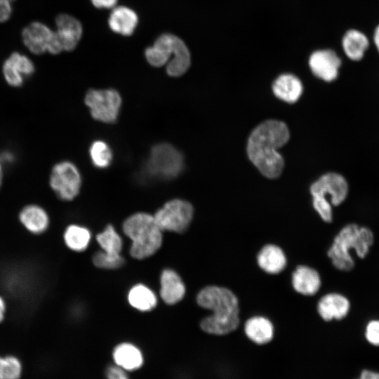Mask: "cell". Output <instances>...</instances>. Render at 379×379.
Instances as JSON below:
<instances>
[{
    "mask_svg": "<svg viewBox=\"0 0 379 379\" xmlns=\"http://www.w3.org/2000/svg\"><path fill=\"white\" fill-rule=\"evenodd\" d=\"M286 124L278 120H267L251 133L247 143L250 161L267 178H278L284 166L279 149L289 140Z\"/></svg>",
    "mask_w": 379,
    "mask_h": 379,
    "instance_id": "cell-1",
    "label": "cell"
},
{
    "mask_svg": "<svg viewBox=\"0 0 379 379\" xmlns=\"http://www.w3.org/2000/svg\"><path fill=\"white\" fill-rule=\"evenodd\" d=\"M197 302L201 307L213 312L200 323V327L204 332L223 335L239 327V300L229 288L218 286H206L197 294Z\"/></svg>",
    "mask_w": 379,
    "mask_h": 379,
    "instance_id": "cell-2",
    "label": "cell"
},
{
    "mask_svg": "<svg viewBox=\"0 0 379 379\" xmlns=\"http://www.w3.org/2000/svg\"><path fill=\"white\" fill-rule=\"evenodd\" d=\"M374 243L373 231L366 226L350 222L333 237L326 255L332 266L340 272H349L354 267L352 254L364 258Z\"/></svg>",
    "mask_w": 379,
    "mask_h": 379,
    "instance_id": "cell-3",
    "label": "cell"
},
{
    "mask_svg": "<svg viewBox=\"0 0 379 379\" xmlns=\"http://www.w3.org/2000/svg\"><path fill=\"white\" fill-rule=\"evenodd\" d=\"M312 205L326 223L333 220V207L342 205L350 194L347 180L340 173L328 172L322 175L310 187Z\"/></svg>",
    "mask_w": 379,
    "mask_h": 379,
    "instance_id": "cell-4",
    "label": "cell"
},
{
    "mask_svg": "<svg viewBox=\"0 0 379 379\" xmlns=\"http://www.w3.org/2000/svg\"><path fill=\"white\" fill-rule=\"evenodd\" d=\"M125 234L132 241L131 256L143 259L152 255L162 244V231L154 216L146 213H137L128 218L123 224Z\"/></svg>",
    "mask_w": 379,
    "mask_h": 379,
    "instance_id": "cell-5",
    "label": "cell"
},
{
    "mask_svg": "<svg viewBox=\"0 0 379 379\" xmlns=\"http://www.w3.org/2000/svg\"><path fill=\"white\" fill-rule=\"evenodd\" d=\"M182 154L168 143L154 145L145 164L146 173L159 180H171L183 169Z\"/></svg>",
    "mask_w": 379,
    "mask_h": 379,
    "instance_id": "cell-6",
    "label": "cell"
},
{
    "mask_svg": "<svg viewBox=\"0 0 379 379\" xmlns=\"http://www.w3.org/2000/svg\"><path fill=\"white\" fill-rule=\"evenodd\" d=\"M193 214L194 208L190 203L175 199L166 202L153 216L162 232L182 233L190 226Z\"/></svg>",
    "mask_w": 379,
    "mask_h": 379,
    "instance_id": "cell-7",
    "label": "cell"
},
{
    "mask_svg": "<svg viewBox=\"0 0 379 379\" xmlns=\"http://www.w3.org/2000/svg\"><path fill=\"white\" fill-rule=\"evenodd\" d=\"M85 104L91 116L103 123H114L121 105V98L114 89H90L85 96Z\"/></svg>",
    "mask_w": 379,
    "mask_h": 379,
    "instance_id": "cell-8",
    "label": "cell"
},
{
    "mask_svg": "<svg viewBox=\"0 0 379 379\" xmlns=\"http://www.w3.org/2000/svg\"><path fill=\"white\" fill-rule=\"evenodd\" d=\"M49 185L60 199L72 201L80 191V173L73 163L68 161H60L52 168Z\"/></svg>",
    "mask_w": 379,
    "mask_h": 379,
    "instance_id": "cell-9",
    "label": "cell"
},
{
    "mask_svg": "<svg viewBox=\"0 0 379 379\" xmlns=\"http://www.w3.org/2000/svg\"><path fill=\"white\" fill-rule=\"evenodd\" d=\"M22 41L30 52L41 55L46 52L58 54L63 51L55 31L45 24L33 22L24 28Z\"/></svg>",
    "mask_w": 379,
    "mask_h": 379,
    "instance_id": "cell-10",
    "label": "cell"
},
{
    "mask_svg": "<svg viewBox=\"0 0 379 379\" xmlns=\"http://www.w3.org/2000/svg\"><path fill=\"white\" fill-rule=\"evenodd\" d=\"M341 65V59L331 49L317 50L311 54L309 59V65L314 75L326 82L333 81L338 78Z\"/></svg>",
    "mask_w": 379,
    "mask_h": 379,
    "instance_id": "cell-11",
    "label": "cell"
},
{
    "mask_svg": "<svg viewBox=\"0 0 379 379\" xmlns=\"http://www.w3.org/2000/svg\"><path fill=\"white\" fill-rule=\"evenodd\" d=\"M350 307L348 298L337 291L321 296L317 305L319 315L326 322L343 320L349 314Z\"/></svg>",
    "mask_w": 379,
    "mask_h": 379,
    "instance_id": "cell-12",
    "label": "cell"
},
{
    "mask_svg": "<svg viewBox=\"0 0 379 379\" xmlns=\"http://www.w3.org/2000/svg\"><path fill=\"white\" fill-rule=\"evenodd\" d=\"M32 61L26 55L13 53L4 62L2 72L7 84L13 87L21 86L26 78L34 72Z\"/></svg>",
    "mask_w": 379,
    "mask_h": 379,
    "instance_id": "cell-13",
    "label": "cell"
},
{
    "mask_svg": "<svg viewBox=\"0 0 379 379\" xmlns=\"http://www.w3.org/2000/svg\"><path fill=\"white\" fill-rule=\"evenodd\" d=\"M56 34L62 51H73L77 46L83 32L80 22L74 17L62 13L55 18Z\"/></svg>",
    "mask_w": 379,
    "mask_h": 379,
    "instance_id": "cell-14",
    "label": "cell"
},
{
    "mask_svg": "<svg viewBox=\"0 0 379 379\" xmlns=\"http://www.w3.org/2000/svg\"><path fill=\"white\" fill-rule=\"evenodd\" d=\"M18 220L29 233L36 236L44 234L50 225L47 211L36 204L23 206L18 213Z\"/></svg>",
    "mask_w": 379,
    "mask_h": 379,
    "instance_id": "cell-15",
    "label": "cell"
},
{
    "mask_svg": "<svg viewBox=\"0 0 379 379\" xmlns=\"http://www.w3.org/2000/svg\"><path fill=\"white\" fill-rule=\"evenodd\" d=\"M291 282L293 289L303 295H314L321 286L319 273L307 265H298L292 274Z\"/></svg>",
    "mask_w": 379,
    "mask_h": 379,
    "instance_id": "cell-16",
    "label": "cell"
},
{
    "mask_svg": "<svg viewBox=\"0 0 379 379\" xmlns=\"http://www.w3.org/2000/svg\"><path fill=\"white\" fill-rule=\"evenodd\" d=\"M176 38L171 34L161 35L152 46L145 50L147 62L157 67L166 65L173 55Z\"/></svg>",
    "mask_w": 379,
    "mask_h": 379,
    "instance_id": "cell-17",
    "label": "cell"
},
{
    "mask_svg": "<svg viewBox=\"0 0 379 379\" xmlns=\"http://www.w3.org/2000/svg\"><path fill=\"white\" fill-rule=\"evenodd\" d=\"M257 262L259 267L270 274L282 272L287 265V258L281 247L275 244L265 245L258 252Z\"/></svg>",
    "mask_w": 379,
    "mask_h": 379,
    "instance_id": "cell-18",
    "label": "cell"
},
{
    "mask_svg": "<svg viewBox=\"0 0 379 379\" xmlns=\"http://www.w3.org/2000/svg\"><path fill=\"white\" fill-rule=\"evenodd\" d=\"M160 283V295L166 304L174 305L183 298L185 293V284L175 271L170 269L164 270Z\"/></svg>",
    "mask_w": 379,
    "mask_h": 379,
    "instance_id": "cell-19",
    "label": "cell"
},
{
    "mask_svg": "<svg viewBox=\"0 0 379 379\" xmlns=\"http://www.w3.org/2000/svg\"><path fill=\"white\" fill-rule=\"evenodd\" d=\"M244 328L246 337L259 345L270 343L274 338L273 324L269 319L262 316H254L248 319Z\"/></svg>",
    "mask_w": 379,
    "mask_h": 379,
    "instance_id": "cell-20",
    "label": "cell"
},
{
    "mask_svg": "<svg viewBox=\"0 0 379 379\" xmlns=\"http://www.w3.org/2000/svg\"><path fill=\"white\" fill-rule=\"evenodd\" d=\"M370 45L367 36L357 29H348L343 36L342 47L345 55L353 62L361 61Z\"/></svg>",
    "mask_w": 379,
    "mask_h": 379,
    "instance_id": "cell-21",
    "label": "cell"
},
{
    "mask_svg": "<svg viewBox=\"0 0 379 379\" xmlns=\"http://www.w3.org/2000/svg\"><path fill=\"white\" fill-rule=\"evenodd\" d=\"M274 94L284 102L293 103L301 96L303 87L300 80L292 74L279 76L272 85Z\"/></svg>",
    "mask_w": 379,
    "mask_h": 379,
    "instance_id": "cell-22",
    "label": "cell"
},
{
    "mask_svg": "<svg viewBox=\"0 0 379 379\" xmlns=\"http://www.w3.org/2000/svg\"><path fill=\"white\" fill-rule=\"evenodd\" d=\"M135 12L126 6L114 7L109 18L110 29L124 36H129L134 32L138 24Z\"/></svg>",
    "mask_w": 379,
    "mask_h": 379,
    "instance_id": "cell-23",
    "label": "cell"
},
{
    "mask_svg": "<svg viewBox=\"0 0 379 379\" xmlns=\"http://www.w3.org/2000/svg\"><path fill=\"white\" fill-rule=\"evenodd\" d=\"M113 358L118 366L128 371L139 368L143 362L140 350L131 343L118 345L113 351Z\"/></svg>",
    "mask_w": 379,
    "mask_h": 379,
    "instance_id": "cell-24",
    "label": "cell"
},
{
    "mask_svg": "<svg viewBox=\"0 0 379 379\" xmlns=\"http://www.w3.org/2000/svg\"><path fill=\"white\" fill-rule=\"evenodd\" d=\"M191 63L188 48L182 39L177 36L172 58L166 64V72L171 77H179L185 74Z\"/></svg>",
    "mask_w": 379,
    "mask_h": 379,
    "instance_id": "cell-25",
    "label": "cell"
},
{
    "mask_svg": "<svg viewBox=\"0 0 379 379\" xmlns=\"http://www.w3.org/2000/svg\"><path fill=\"white\" fill-rule=\"evenodd\" d=\"M97 241L103 250V253L114 260L123 258L120 255L122 241L112 225H108L105 230L97 235Z\"/></svg>",
    "mask_w": 379,
    "mask_h": 379,
    "instance_id": "cell-26",
    "label": "cell"
},
{
    "mask_svg": "<svg viewBox=\"0 0 379 379\" xmlns=\"http://www.w3.org/2000/svg\"><path fill=\"white\" fill-rule=\"evenodd\" d=\"M128 300L132 307L142 312L151 310L157 305L155 294L142 284L135 285L130 290Z\"/></svg>",
    "mask_w": 379,
    "mask_h": 379,
    "instance_id": "cell-27",
    "label": "cell"
},
{
    "mask_svg": "<svg viewBox=\"0 0 379 379\" xmlns=\"http://www.w3.org/2000/svg\"><path fill=\"white\" fill-rule=\"evenodd\" d=\"M63 239L67 247L72 251L81 252L88 246L91 234L84 227L70 225L65 230Z\"/></svg>",
    "mask_w": 379,
    "mask_h": 379,
    "instance_id": "cell-28",
    "label": "cell"
},
{
    "mask_svg": "<svg viewBox=\"0 0 379 379\" xmlns=\"http://www.w3.org/2000/svg\"><path fill=\"white\" fill-rule=\"evenodd\" d=\"M89 153L92 163L98 168H107L112 162V150L103 140L94 141L91 145Z\"/></svg>",
    "mask_w": 379,
    "mask_h": 379,
    "instance_id": "cell-29",
    "label": "cell"
},
{
    "mask_svg": "<svg viewBox=\"0 0 379 379\" xmlns=\"http://www.w3.org/2000/svg\"><path fill=\"white\" fill-rule=\"evenodd\" d=\"M22 373V365L15 356H0V379H20Z\"/></svg>",
    "mask_w": 379,
    "mask_h": 379,
    "instance_id": "cell-30",
    "label": "cell"
},
{
    "mask_svg": "<svg viewBox=\"0 0 379 379\" xmlns=\"http://www.w3.org/2000/svg\"><path fill=\"white\" fill-rule=\"evenodd\" d=\"M124 258L114 260L106 255L102 251L96 253L93 257V264L99 268L112 270L121 267L124 264Z\"/></svg>",
    "mask_w": 379,
    "mask_h": 379,
    "instance_id": "cell-31",
    "label": "cell"
},
{
    "mask_svg": "<svg viewBox=\"0 0 379 379\" xmlns=\"http://www.w3.org/2000/svg\"><path fill=\"white\" fill-rule=\"evenodd\" d=\"M364 336L369 345L379 347V319H372L366 323Z\"/></svg>",
    "mask_w": 379,
    "mask_h": 379,
    "instance_id": "cell-32",
    "label": "cell"
},
{
    "mask_svg": "<svg viewBox=\"0 0 379 379\" xmlns=\"http://www.w3.org/2000/svg\"><path fill=\"white\" fill-rule=\"evenodd\" d=\"M14 0H0V22L7 21L12 13V3Z\"/></svg>",
    "mask_w": 379,
    "mask_h": 379,
    "instance_id": "cell-33",
    "label": "cell"
},
{
    "mask_svg": "<svg viewBox=\"0 0 379 379\" xmlns=\"http://www.w3.org/2000/svg\"><path fill=\"white\" fill-rule=\"evenodd\" d=\"M107 379H128L126 373L119 366H111L107 370Z\"/></svg>",
    "mask_w": 379,
    "mask_h": 379,
    "instance_id": "cell-34",
    "label": "cell"
},
{
    "mask_svg": "<svg viewBox=\"0 0 379 379\" xmlns=\"http://www.w3.org/2000/svg\"><path fill=\"white\" fill-rule=\"evenodd\" d=\"M117 1L118 0H91V2L94 6L99 8H111L115 6Z\"/></svg>",
    "mask_w": 379,
    "mask_h": 379,
    "instance_id": "cell-35",
    "label": "cell"
},
{
    "mask_svg": "<svg viewBox=\"0 0 379 379\" xmlns=\"http://www.w3.org/2000/svg\"><path fill=\"white\" fill-rule=\"evenodd\" d=\"M358 379H379V373L370 370H363Z\"/></svg>",
    "mask_w": 379,
    "mask_h": 379,
    "instance_id": "cell-36",
    "label": "cell"
},
{
    "mask_svg": "<svg viewBox=\"0 0 379 379\" xmlns=\"http://www.w3.org/2000/svg\"><path fill=\"white\" fill-rule=\"evenodd\" d=\"M6 312V303L4 298L0 295V324L4 321Z\"/></svg>",
    "mask_w": 379,
    "mask_h": 379,
    "instance_id": "cell-37",
    "label": "cell"
},
{
    "mask_svg": "<svg viewBox=\"0 0 379 379\" xmlns=\"http://www.w3.org/2000/svg\"><path fill=\"white\" fill-rule=\"evenodd\" d=\"M373 40L374 45L379 53V25L374 29Z\"/></svg>",
    "mask_w": 379,
    "mask_h": 379,
    "instance_id": "cell-38",
    "label": "cell"
},
{
    "mask_svg": "<svg viewBox=\"0 0 379 379\" xmlns=\"http://www.w3.org/2000/svg\"><path fill=\"white\" fill-rule=\"evenodd\" d=\"M3 177H4L3 166H2L1 162L0 161V190L2 186Z\"/></svg>",
    "mask_w": 379,
    "mask_h": 379,
    "instance_id": "cell-39",
    "label": "cell"
}]
</instances>
